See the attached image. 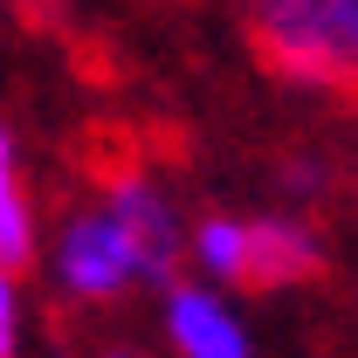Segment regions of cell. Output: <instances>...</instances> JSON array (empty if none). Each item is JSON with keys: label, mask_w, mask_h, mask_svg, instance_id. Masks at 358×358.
Here are the masks:
<instances>
[{"label": "cell", "mask_w": 358, "mask_h": 358, "mask_svg": "<svg viewBox=\"0 0 358 358\" xmlns=\"http://www.w3.org/2000/svg\"><path fill=\"white\" fill-rule=\"evenodd\" d=\"M248 35H255V55L282 83L352 90L338 42H331V21H324V0H248Z\"/></svg>", "instance_id": "obj_1"}, {"label": "cell", "mask_w": 358, "mask_h": 358, "mask_svg": "<svg viewBox=\"0 0 358 358\" xmlns=\"http://www.w3.org/2000/svg\"><path fill=\"white\" fill-rule=\"evenodd\" d=\"M103 214L124 227V248H131V268L138 282H173V262H179V214L173 200L152 186V179L138 173H117L110 179V193H103Z\"/></svg>", "instance_id": "obj_2"}, {"label": "cell", "mask_w": 358, "mask_h": 358, "mask_svg": "<svg viewBox=\"0 0 358 358\" xmlns=\"http://www.w3.org/2000/svg\"><path fill=\"white\" fill-rule=\"evenodd\" d=\"M55 275H62L69 296H117V289H131L138 268H131V248H124V227L103 207L76 214L55 234Z\"/></svg>", "instance_id": "obj_3"}, {"label": "cell", "mask_w": 358, "mask_h": 358, "mask_svg": "<svg viewBox=\"0 0 358 358\" xmlns=\"http://www.w3.org/2000/svg\"><path fill=\"white\" fill-rule=\"evenodd\" d=\"M166 338L179 358H255L241 317L214 289H193V282H166Z\"/></svg>", "instance_id": "obj_4"}, {"label": "cell", "mask_w": 358, "mask_h": 358, "mask_svg": "<svg viewBox=\"0 0 358 358\" xmlns=\"http://www.w3.org/2000/svg\"><path fill=\"white\" fill-rule=\"evenodd\" d=\"M317 268H324V248H317V234L303 221H289V214L248 221V268H241V282L289 289V282H310Z\"/></svg>", "instance_id": "obj_5"}, {"label": "cell", "mask_w": 358, "mask_h": 358, "mask_svg": "<svg viewBox=\"0 0 358 358\" xmlns=\"http://www.w3.org/2000/svg\"><path fill=\"white\" fill-rule=\"evenodd\" d=\"M0 262L21 268L35 262V214H28V193L14 179V138L0 131Z\"/></svg>", "instance_id": "obj_6"}, {"label": "cell", "mask_w": 358, "mask_h": 358, "mask_svg": "<svg viewBox=\"0 0 358 358\" xmlns=\"http://www.w3.org/2000/svg\"><path fill=\"white\" fill-rule=\"evenodd\" d=\"M193 262L207 268V275H221V282H241V268H248V221H214L193 227Z\"/></svg>", "instance_id": "obj_7"}, {"label": "cell", "mask_w": 358, "mask_h": 358, "mask_svg": "<svg viewBox=\"0 0 358 358\" xmlns=\"http://www.w3.org/2000/svg\"><path fill=\"white\" fill-rule=\"evenodd\" d=\"M324 21H331V42L345 62V83H358V0H324Z\"/></svg>", "instance_id": "obj_8"}, {"label": "cell", "mask_w": 358, "mask_h": 358, "mask_svg": "<svg viewBox=\"0 0 358 358\" xmlns=\"http://www.w3.org/2000/svg\"><path fill=\"white\" fill-rule=\"evenodd\" d=\"M21 345V296H14V268L0 262V358H14Z\"/></svg>", "instance_id": "obj_9"}, {"label": "cell", "mask_w": 358, "mask_h": 358, "mask_svg": "<svg viewBox=\"0 0 358 358\" xmlns=\"http://www.w3.org/2000/svg\"><path fill=\"white\" fill-rule=\"evenodd\" d=\"M103 358H138V352H103Z\"/></svg>", "instance_id": "obj_10"}]
</instances>
